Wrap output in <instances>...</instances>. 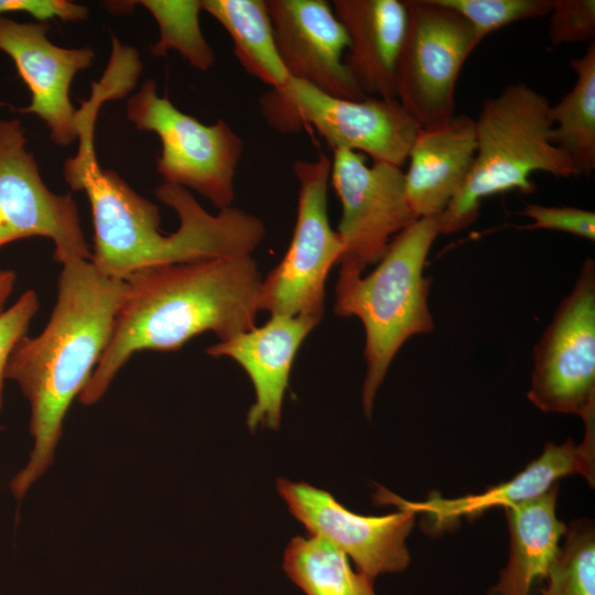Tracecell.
<instances>
[{
	"instance_id": "f546056e",
	"label": "cell",
	"mask_w": 595,
	"mask_h": 595,
	"mask_svg": "<svg viewBox=\"0 0 595 595\" xmlns=\"http://www.w3.org/2000/svg\"><path fill=\"white\" fill-rule=\"evenodd\" d=\"M13 12H25L37 22H48L51 19L78 22L88 17L86 6L68 0H0V17Z\"/></svg>"
},
{
	"instance_id": "8fae6325",
	"label": "cell",
	"mask_w": 595,
	"mask_h": 595,
	"mask_svg": "<svg viewBox=\"0 0 595 595\" xmlns=\"http://www.w3.org/2000/svg\"><path fill=\"white\" fill-rule=\"evenodd\" d=\"M329 181L342 207L337 235L343 244L339 274L361 275L378 263L390 241L419 217L412 210L401 167L349 150L333 152Z\"/></svg>"
},
{
	"instance_id": "d6986e66",
	"label": "cell",
	"mask_w": 595,
	"mask_h": 595,
	"mask_svg": "<svg viewBox=\"0 0 595 595\" xmlns=\"http://www.w3.org/2000/svg\"><path fill=\"white\" fill-rule=\"evenodd\" d=\"M347 33L345 66L367 97L396 98V66L405 33L408 8L400 0H334Z\"/></svg>"
},
{
	"instance_id": "2e32d148",
	"label": "cell",
	"mask_w": 595,
	"mask_h": 595,
	"mask_svg": "<svg viewBox=\"0 0 595 595\" xmlns=\"http://www.w3.org/2000/svg\"><path fill=\"white\" fill-rule=\"evenodd\" d=\"M267 4L289 78L344 99L367 97L345 66L349 40L328 1L267 0Z\"/></svg>"
},
{
	"instance_id": "277c9868",
	"label": "cell",
	"mask_w": 595,
	"mask_h": 595,
	"mask_svg": "<svg viewBox=\"0 0 595 595\" xmlns=\"http://www.w3.org/2000/svg\"><path fill=\"white\" fill-rule=\"evenodd\" d=\"M439 235L440 215L421 217L390 241L370 274H338L334 313L357 316L365 328L367 371L361 398L368 418L401 346L414 335L433 331L428 305L431 279L424 277L423 270Z\"/></svg>"
},
{
	"instance_id": "cb8c5ba5",
	"label": "cell",
	"mask_w": 595,
	"mask_h": 595,
	"mask_svg": "<svg viewBox=\"0 0 595 595\" xmlns=\"http://www.w3.org/2000/svg\"><path fill=\"white\" fill-rule=\"evenodd\" d=\"M137 3L152 14L160 30L159 41L151 46L153 55L161 57L175 51L198 71L214 66L215 53L201 29V0H142Z\"/></svg>"
},
{
	"instance_id": "83f0119b",
	"label": "cell",
	"mask_w": 595,
	"mask_h": 595,
	"mask_svg": "<svg viewBox=\"0 0 595 595\" xmlns=\"http://www.w3.org/2000/svg\"><path fill=\"white\" fill-rule=\"evenodd\" d=\"M40 303L36 292L24 291L19 299L0 313V412L3 407L6 368L17 344L28 335Z\"/></svg>"
},
{
	"instance_id": "52a82bcc",
	"label": "cell",
	"mask_w": 595,
	"mask_h": 595,
	"mask_svg": "<svg viewBox=\"0 0 595 595\" xmlns=\"http://www.w3.org/2000/svg\"><path fill=\"white\" fill-rule=\"evenodd\" d=\"M127 118L138 130L159 137L161 153L155 167L163 183L193 190L219 210L231 206L245 145L225 120L202 123L166 96H159L152 79L128 99Z\"/></svg>"
},
{
	"instance_id": "7c38bea8",
	"label": "cell",
	"mask_w": 595,
	"mask_h": 595,
	"mask_svg": "<svg viewBox=\"0 0 595 595\" xmlns=\"http://www.w3.org/2000/svg\"><path fill=\"white\" fill-rule=\"evenodd\" d=\"M26 142L19 120L0 119V248L44 237L54 244L56 262L90 260L76 202L69 193L55 194L45 185Z\"/></svg>"
},
{
	"instance_id": "9a60e30c",
	"label": "cell",
	"mask_w": 595,
	"mask_h": 595,
	"mask_svg": "<svg viewBox=\"0 0 595 595\" xmlns=\"http://www.w3.org/2000/svg\"><path fill=\"white\" fill-rule=\"evenodd\" d=\"M584 422L585 434L581 443L571 439L556 445L545 444L542 454L530 462L511 479L487 488L476 495L444 498L432 493L424 501H408L379 487L376 500L392 504L398 509L422 513L431 532H441L456 526L463 517L475 518L493 507H512L533 500L556 482L569 475H581L593 487L595 483V418Z\"/></svg>"
},
{
	"instance_id": "d4e9b609",
	"label": "cell",
	"mask_w": 595,
	"mask_h": 595,
	"mask_svg": "<svg viewBox=\"0 0 595 595\" xmlns=\"http://www.w3.org/2000/svg\"><path fill=\"white\" fill-rule=\"evenodd\" d=\"M552 562L541 595H595V531L589 520L572 521Z\"/></svg>"
},
{
	"instance_id": "ba28073f",
	"label": "cell",
	"mask_w": 595,
	"mask_h": 595,
	"mask_svg": "<svg viewBox=\"0 0 595 595\" xmlns=\"http://www.w3.org/2000/svg\"><path fill=\"white\" fill-rule=\"evenodd\" d=\"M331 165L325 154L294 162L299 188L293 236L282 260L261 281L260 311L306 317L317 325L323 318L326 279L344 250L327 213Z\"/></svg>"
},
{
	"instance_id": "9c48e42d",
	"label": "cell",
	"mask_w": 595,
	"mask_h": 595,
	"mask_svg": "<svg viewBox=\"0 0 595 595\" xmlns=\"http://www.w3.org/2000/svg\"><path fill=\"white\" fill-rule=\"evenodd\" d=\"M405 4L396 98L421 127H429L454 115L459 73L480 41L467 20L437 0H405Z\"/></svg>"
},
{
	"instance_id": "ac0fdd59",
	"label": "cell",
	"mask_w": 595,
	"mask_h": 595,
	"mask_svg": "<svg viewBox=\"0 0 595 595\" xmlns=\"http://www.w3.org/2000/svg\"><path fill=\"white\" fill-rule=\"evenodd\" d=\"M476 148L475 119L467 115L420 128L404 172L407 197L419 218L446 209L470 173Z\"/></svg>"
},
{
	"instance_id": "e0dca14e",
	"label": "cell",
	"mask_w": 595,
	"mask_h": 595,
	"mask_svg": "<svg viewBox=\"0 0 595 595\" xmlns=\"http://www.w3.org/2000/svg\"><path fill=\"white\" fill-rule=\"evenodd\" d=\"M316 326L306 317L271 315L262 326H253L206 349L210 356L234 359L249 376L256 393L246 419L251 432L258 428L279 429L294 358Z\"/></svg>"
},
{
	"instance_id": "4fadbf2b",
	"label": "cell",
	"mask_w": 595,
	"mask_h": 595,
	"mask_svg": "<svg viewBox=\"0 0 595 595\" xmlns=\"http://www.w3.org/2000/svg\"><path fill=\"white\" fill-rule=\"evenodd\" d=\"M277 487L290 512L310 534L342 550L353 559L358 572L374 580L409 565L405 540L414 523V512L399 509L385 516H363L307 483L279 478Z\"/></svg>"
},
{
	"instance_id": "5bb4252c",
	"label": "cell",
	"mask_w": 595,
	"mask_h": 595,
	"mask_svg": "<svg viewBox=\"0 0 595 595\" xmlns=\"http://www.w3.org/2000/svg\"><path fill=\"white\" fill-rule=\"evenodd\" d=\"M47 22H18L0 17V50L13 61L31 93V102L21 112L36 115L50 130V139L67 147L79 136L80 110L69 98L75 76L88 68L95 52L88 47L53 44Z\"/></svg>"
},
{
	"instance_id": "4dcf8cb0",
	"label": "cell",
	"mask_w": 595,
	"mask_h": 595,
	"mask_svg": "<svg viewBox=\"0 0 595 595\" xmlns=\"http://www.w3.org/2000/svg\"><path fill=\"white\" fill-rule=\"evenodd\" d=\"M15 281L17 275L14 271H0V313L4 311V305L14 289Z\"/></svg>"
},
{
	"instance_id": "30bf717a",
	"label": "cell",
	"mask_w": 595,
	"mask_h": 595,
	"mask_svg": "<svg viewBox=\"0 0 595 595\" xmlns=\"http://www.w3.org/2000/svg\"><path fill=\"white\" fill-rule=\"evenodd\" d=\"M528 399L548 413L595 416V262L582 264L536 345Z\"/></svg>"
},
{
	"instance_id": "5b68a950",
	"label": "cell",
	"mask_w": 595,
	"mask_h": 595,
	"mask_svg": "<svg viewBox=\"0 0 595 595\" xmlns=\"http://www.w3.org/2000/svg\"><path fill=\"white\" fill-rule=\"evenodd\" d=\"M550 102L526 83L507 85L483 101L475 119L476 155L459 193L440 215V234L452 235L473 224L482 199L519 191L532 193L531 175L577 176L552 141Z\"/></svg>"
},
{
	"instance_id": "7402d4cb",
	"label": "cell",
	"mask_w": 595,
	"mask_h": 595,
	"mask_svg": "<svg viewBox=\"0 0 595 595\" xmlns=\"http://www.w3.org/2000/svg\"><path fill=\"white\" fill-rule=\"evenodd\" d=\"M576 74L572 89L550 107L552 141L564 152L576 175L595 169V42L570 62Z\"/></svg>"
},
{
	"instance_id": "603a6c76",
	"label": "cell",
	"mask_w": 595,
	"mask_h": 595,
	"mask_svg": "<svg viewBox=\"0 0 595 595\" xmlns=\"http://www.w3.org/2000/svg\"><path fill=\"white\" fill-rule=\"evenodd\" d=\"M282 566L305 595H376L374 580L354 571L342 550L316 536L294 537Z\"/></svg>"
},
{
	"instance_id": "484cf974",
	"label": "cell",
	"mask_w": 595,
	"mask_h": 595,
	"mask_svg": "<svg viewBox=\"0 0 595 595\" xmlns=\"http://www.w3.org/2000/svg\"><path fill=\"white\" fill-rule=\"evenodd\" d=\"M459 13L482 42L511 23L549 14L552 0H437Z\"/></svg>"
},
{
	"instance_id": "ffe728a7",
	"label": "cell",
	"mask_w": 595,
	"mask_h": 595,
	"mask_svg": "<svg viewBox=\"0 0 595 595\" xmlns=\"http://www.w3.org/2000/svg\"><path fill=\"white\" fill-rule=\"evenodd\" d=\"M559 486L542 496L505 508L510 534L506 567L487 595H531L554 561L566 526L556 517Z\"/></svg>"
},
{
	"instance_id": "3957f363",
	"label": "cell",
	"mask_w": 595,
	"mask_h": 595,
	"mask_svg": "<svg viewBox=\"0 0 595 595\" xmlns=\"http://www.w3.org/2000/svg\"><path fill=\"white\" fill-rule=\"evenodd\" d=\"M62 267L44 329L23 337L6 368V379L14 380L29 401L34 440L29 462L10 483L18 500L52 464L64 418L110 342L125 290L123 280L105 275L90 260Z\"/></svg>"
},
{
	"instance_id": "4316f807",
	"label": "cell",
	"mask_w": 595,
	"mask_h": 595,
	"mask_svg": "<svg viewBox=\"0 0 595 595\" xmlns=\"http://www.w3.org/2000/svg\"><path fill=\"white\" fill-rule=\"evenodd\" d=\"M549 37L553 45L592 41L595 37L594 0H552Z\"/></svg>"
},
{
	"instance_id": "7a4b0ae2",
	"label": "cell",
	"mask_w": 595,
	"mask_h": 595,
	"mask_svg": "<svg viewBox=\"0 0 595 595\" xmlns=\"http://www.w3.org/2000/svg\"><path fill=\"white\" fill-rule=\"evenodd\" d=\"M125 281L110 342L79 394L95 404L142 350L173 351L213 332L219 342L252 328L261 274L251 255L140 269Z\"/></svg>"
},
{
	"instance_id": "8992f818",
	"label": "cell",
	"mask_w": 595,
	"mask_h": 595,
	"mask_svg": "<svg viewBox=\"0 0 595 595\" xmlns=\"http://www.w3.org/2000/svg\"><path fill=\"white\" fill-rule=\"evenodd\" d=\"M258 105L280 133L312 128L333 152L349 150L399 167L421 128L397 98L344 99L293 78L262 94Z\"/></svg>"
},
{
	"instance_id": "f1b7e54d",
	"label": "cell",
	"mask_w": 595,
	"mask_h": 595,
	"mask_svg": "<svg viewBox=\"0 0 595 595\" xmlns=\"http://www.w3.org/2000/svg\"><path fill=\"white\" fill-rule=\"evenodd\" d=\"M521 214L533 220L527 227L529 229L559 230L589 241L595 240L594 212L577 207L528 204Z\"/></svg>"
},
{
	"instance_id": "6da1fadb",
	"label": "cell",
	"mask_w": 595,
	"mask_h": 595,
	"mask_svg": "<svg viewBox=\"0 0 595 595\" xmlns=\"http://www.w3.org/2000/svg\"><path fill=\"white\" fill-rule=\"evenodd\" d=\"M79 140L63 172L73 191L87 195L94 226L90 261L105 275L126 280L143 268L251 255L263 241L261 218L232 206L213 215L188 190L167 183L155 196L175 210L180 224L162 232L159 207L117 172L100 167L94 136Z\"/></svg>"
},
{
	"instance_id": "44dd1931",
	"label": "cell",
	"mask_w": 595,
	"mask_h": 595,
	"mask_svg": "<svg viewBox=\"0 0 595 595\" xmlns=\"http://www.w3.org/2000/svg\"><path fill=\"white\" fill-rule=\"evenodd\" d=\"M202 9L229 34L241 67L270 88L289 75L280 58L267 0H201Z\"/></svg>"
}]
</instances>
